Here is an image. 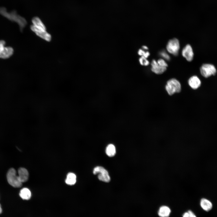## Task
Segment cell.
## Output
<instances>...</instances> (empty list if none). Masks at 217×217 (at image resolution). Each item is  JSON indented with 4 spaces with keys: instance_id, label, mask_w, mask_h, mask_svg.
<instances>
[{
    "instance_id": "ba28073f",
    "label": "cell",
    "mask_w": 217,
    "mask_h": 217,
    "mask_svg": "<svg viewBox=\"0 0 217 217\" xmlns=\"http://www.w3.org/2000/svg\"><path fill=\"white\" fill-rule=\"evenodd\" d=\"M5 42L0 40V58L6 59L9 58L13 54L14 50L10 47H6Z\"/></svg>"
},
{
    "instance_id": "52a82bcc",
    "label": "cell",
    "mask_w": 217,
    "mask_h": 217,
    "mask_svg": "<svg viewBox=\"0 0 217 217\" xmlns=\"http://www.w3.org/2000/svg\"><path fill=\"white\" fill-rule=\"evenodd\" d=\"M200 71L203 77L207 78L212 75H215L216 71L213 65L210 64H203L200 67Z\"/></svg>"
},
{
    "instance_id": "9a60e30c",
    "label": "cell",
    "mask_w": 217,
    "mask_h": 217,
    "mask_svg": "<svg viewBox=\"0 0 217 217\" xmlns=\"http://www.w3.org/2000/svg\"><path fill=\"white\" fill-rule=\"evenodd\" d=\"M20 197L24 200H28L31 197V193L27 188H24L21 189L19 193Z\"/></svg>"
},
{
    "instance_id": "277c9868",
    "label": "cell",
    "mask_w": 217,
    "mask_h": 217,
    "mask_svg": "<svg viewBox=\"0 0 217 217\" xmlns=\"http://www.w3.org/2000/svg\"><path fill=\"white\" fill-rule=\"evenodd\" d=\"M7 178L8 183L14 187H20L22 185V183L16 175V171L14 168H11L8 170L7 174Z\"/></svg>"
},
{
    "instance_id": "6da1fadb",
    "label": "cell",
    "mask_w": 217,
    "mask_h": 217,
    "mask_svg": "<svg viewBox=\"0 0 217 217\" xmlns=\"http://www.w3.org/2000/svg\"><path fill=\"white\" fill-rule=\"evenodd\" d=\"M0 14L11 21L17 23L21 32L27 24L26 19L18 14L15 10L8 12L5 7H0Z\"/></svg>"
},
{
    "instance_id": "5b68a950",
    "label": "cell",
    "mask_w": 217,
    "mask_h": 217,
    "mask_svg": "<svg viewBox=\"0 0 217 217\" xmlns=\"http://www.w3.org/2000/svg\"><path fill=\"white\" fill-rule=\"evenodd\" d=\"M94 175L98 174L99 179L105 182H108L110 181V178L108 171L102 166H96L93 171Z\"/></svg>"
},
{
    "instance_id": "30bf717a",
    "label": "cell",
    "mask_w": 217,
    "mask_h": 217,
    "mask_svg": "<svg viewBox=\"0 0 217 217\" xmlns=\"http://www.w3.org/2000/svg\"><path fill=\"white\" fill-rule=\"evenodd\" d=\"M151 64V71L156 74H161L165 71L167 69L166 67L162 66L159 64L157 61L155 59L152 60Z\"/></svg>"
},
{
    "instance_id": "d6986e66",
    "label": "cell",
    "mask_w": 217,
    "mask_h": 217,
    "mask_svg": "<svg viewBox=\"0 0 217 217\" xmlns=\"http://www.w3.org/2000/svg\"><path fill=\"white\" fill-rule=\"evenodd\" d=\"M182 217H197V216L192 211L188 210L183 213Z\"/></svg>"
},
{
    "instance_id": "cb8c5ba5",
    "label": "cell",
    "mask_w": 217,
    "mask_h": 217,
    "mask_svg": "<svg viewBox=\"0 0 217 217\" xmlns=\"http://www.w3.org/2000/svg\"><path fill=\"white\" fill-rule=\"evenodd\" d=\"M2 209L1 205L0 204V214L2 213Z\"/></svg>"
},
{
    "instance_id": "2e32d148",
    "label": "cell",
    "mask_w": 217,
    "mask_h": 217,
    "mask_svg": "<svg viewBox=\"0 0 217 217\" xmlns=\"http://www.w3.org/2000/svg\"><path fill=\"white\" fill-rule=\"evenodd\" d=\"M76 176L75 174L72 173H69L67 176L65 182L68 185H74L76 182Z\"/></svg>"
},
{
    "instance_id": "7c38bea8",
    "label": "cell",
    "mask_w": 217,
    "mask_h": 217,
    "mask_svg": "<svg viewBox=\"0 0 217 217\" xmlns=\"http://www.w3.org/2000/svg\"><path fill=\"white\" fill-rule=\"evenodd\" d=\"M18 176L22 183L27 181L29 178V173L27 170L24 168H20L18 170Z\"/></svg>"
},
{
    "instance_id": "9c48e42d",
    "label": "cell",
    "mask_w": 217,
    "mask_h": 217,
    "mask_svg": "<svg viewBox=\"0 0 217 217\" xmlns=\"http://www.w3.org/2000/svg\"><path fill=\"white\" fill-rule=\"evenodd\" d=\"M182 55L187 61H191L193 58V52L191 46L187 44L183 49Z\"/></svg>"
},
{
    "instance_id": "603a6c76",
    "label": "cell",
    "mask_w": 217,
    "mask_h": 217,
    "mask_svg": "<svg viewBox=\"0 0 217 217\" xmlns=\"http://www.w3.org/2000/svg\"><path fill=\"white\" fill-rule=\"evenodd\" d=\"M143 49L145 50H147L148 49V48L147 46H143L142 47Z\"/></svg>"
},
{
    "instance_id": "4fadbf2b",
    "label": "cell",
    "mask_w": 217,
    "mask_h": 217,
    "mask_svg": "<svg viewBox=\"0 0 217 217\" xmlns=\"http://www.w3.org/2000/svg\"><path fill=\"white\" fill-rule=\"evenodd\" d=\"M188 83L192 88L196 89L200 86L201 81L197 76H193L189 79Z\"/></svg>"
},
{
    "instance_id": "8992f818",
    "label": "cell",
    "mask_w": 217,
    "mask_h": 217,
    "mask_svg": "<svg viewBox=\"0 0 217 217\" xmlns=\"http://www.w3.org/2000/svg\"><path fill=\"white\" fill-rule=\"evenodd\" d=\"M180 49V43L177 38L170 39L166 45V49L170 53L175 56L178 55Z\"/></svg>"
},
{
    "instance_id": "ffe728a7",
    "label": "cell",
    "mask_w": 217,
    "mask_h": 217,
    "mask_svg": "<svg viewBox=\"0 0 217 217\" xmlns=\"http://www.w3.org/2000/svg\"><path fill=\"white\" fill-rule=\"evenodd\" d=\"M138 53L140 55L143 56L146 58H147L150 55V53L149 52H145L141 49H139Z\"/></svg>"
},
{
    "instance_id": "e0dca14e",
    "label": "cell",
    "mask_w": 217,
    "mask_h": 217,
    "mask_svg": "<svg viewBox=\"0 0 217 217\" xmlns=\"http://www.w3.org/2000/svg\"><path fill=\"white\" fill-rule=\"evenodd\" d=\"M105 152L107 155L109 157L114 156L116 154L115 146L113 144H108L106 148Z\"/></svg>"
},
{
    "instance_id": "7402d4cb",
    "label": "cell",
    "mask_w": 217,
    "mask_h": 217,
    "mask_svg": "<svg viewBox=\"0 0 217 217\" xmlns=\"http://www.w3.org/2000/svg\"><path fill=\"white\" fill-rule=\"evenodd\" d=\"M160 55L164 58L167 60L170 59L169 55L165 51H162L160 53Z\"/></svg>"
},
{
    "instance_id": "44dd1931",
    "label": "cell",
    "mask_w": 217,
    "mask_h": 217,
    "mask_svg": "<svg viewBox=\"0 0 217 217\" xmlns=\"http://www.w3.org/2000/svg\"><path fill=\"white\" fill-rule=\"evenodd\" d=\"M157 62L159 64L162 66L167 68L168 66L166 62L163 59H159L157 60Z\"/></svg>"
},
{
    "instance_id": "ac0fdd59",
    "label": "cell",
    "mask_w": 217,
    "mask_h": 217,
    "mask_svg": "<svg viewBox=\"0 0 217 217\" xmlns=\"http://www.w3.org/2000/svg\"><path fill=\"white\" fill-rule=\"evenodd\" d=\"M146 58L143 56H141L139 58V61L141 65L146 66L149 64V62Z\"/></svg>"
},
{
    "instance_id": "8fae6325",
    "label": "cell",
    "mask_w": 217,
    "mask_h": 217,
    "mask_svg": "<svg viewBox=\"0 0 217 217\" xmlns=\"http://www.w3.org/2000/svg\"><path fill=\"white\" fill-rule=\"evenodd\" d=\"M171 212V209L168 206L162 205L159 207L158 211V215L159 217H168Z\"/></svg>"
},
{
    "instance_id": "5bb4252c",
    "label": "cell",
    "mask_w": 217,
    "mask_h": 217,
    "mask_svg": "<svg viewBox=\"0 0 217 217\" xmlns=\"http://www.w3.org/2000/svg\"><path fill=\"white\" fill-rule=\"evenodd\" d=\"M200 205L204 210L207 212L211 210L212 207V203L209 200L205 198H202L201 200Z\"/></svg>"
},
{
    "instance_id": "7a4b0ae2",
    "label": "cell",
    "mask_w": 217,
    "mask_h": 217,
    "mask_svg": "<svg viewBox=\"0 0 217 217\" xmlns=\"http://www.w3.org/2000/svg\"><path fill=\"white\" fill-rule=\"evenodd\" d=\"M165 88L168 94L170 95H172L175 93H179L181 90L180 83L175 78L169 80L167 82Z\"/></svg>"
},
{
    "instance_id": "3957f363",
    "label": "cell",
    "mask_w": 217,
    "mask_h": 217,
    "mask_svg": "<svg viewBox=\"0 0 217 217\" xmlns=\"http://www.w3.org/2000/svg\"><path fill=\"white\" fill-rule=\"evenodd\" d=\"M30 28L31 30L39 37L48 42L52 40L51 35L46 31V28L36 26L32 24Z\"/></svg>"
}]
</instances>
